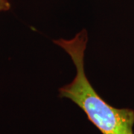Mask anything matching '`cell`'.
<instances>
[{
    "label": "cell",
    "mask_w": 134,
    "mask_h": 134,
    "mask_svg": "<svg viewBox=\"0 0 134 134\" xmlns=\"http://www.w3.org/2000/svg\"><path fill=\"white\" fill-rule=\"evenodd\" d=\"M87 41L85 29L70 40H54L70 56L76 69L73 81L59 89V96L78 106L101 134H134V110L110 105L98 94L87 78L84 69Z\"/></svg>",
    "instance_id": "obj_1"
},
{
    "label": "cell",
    "mask_w": 134,
    "mask_h": 134,
    "mask_svg": "<svg viewBox=\"0 0 134 134\" xmlns=\"http://www.w3.org/2000/svg\"><path fill=\"white\" fill-rule=\"evenodd\" d=\"M10 9V3L8 0H0V11H7Z\"/></svg>",
    "instance_id": "obj_2"
}]
</instances>
